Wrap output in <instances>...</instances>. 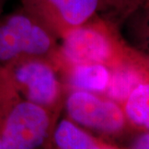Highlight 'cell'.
<instances>
[{
	"mask_svg": "<svg viewBox=\"0 0 149 149\" xmlns=\"http://www.w3.org/2000/svg\"><path fill=\"white\" fill-rule=\"evenodd\" d=\"M8 0H0V16L3 14V8L5 7V4L7 3Z\"/></svg>",
	"mask_w": 149,
	"mask_h": 149,
	"instance_id": "5bb4252c",
	"label": "cell"
},
{
	"mask_svg": "<svg viewBox=\"0 0 149 149\" xmlns=\"http://www.w3.org/2000/svg\"><path fill=\"white\" fill-rule=\"evenodd\" d=\"M54 141L59 149H103L95 139L67 119L56 126Z\"/></svg>",
	"mask_w": 149,
	"mask_h": 149,
	"instance_id": "9c48e42d",
	"label": "cell"
},
{
	"mask_svg": "<svg viewBox=\"0 0 149 149\" xmlns=\"http://www.w3.org/2000/svg\"><path fill=\"white\" fill-rule=\"evenodd\" d=\"M103 149H112V148H103Z\"/></svg>",
	"mask_w": 149,
	"mask_h": 149,
	"instance_id": "ac0fdd59",
	"label": "cell"
},
{
	"mask_svg": "<svg viewBox=\"0 0 149 149\" xmlns=\"http://www.w3.org/2000/svg\"><path fill=\"white\" fill-rule=\"evenodd\" d=\"M125 116L149 132V81L138 85L123 103Z\"/></svg>",
	"mask_w": 149,
	"mask_h": 149,
	"instance_id": "30bf717a",
	"label": "cell"
},
{
	"mask_svg": "<svg viewBox=\"0 0 149 149\" xmlns=\"http://www.w3.org/2000/svg\"><path fill=\"white\" fill-rule=\"evenodd\" d=\"M115 25L97 15L66 32L60 39L61 44L52 60L58 70L88 63L105 65L112 69L138 56L118 38Z\"/></svg>",
	"mask_w": 149,
	"mask_h": 149,
	"instance_id": "6da1fadb",
	"label": "cell"
},
{
	"mask_svg": "<svg viewBox=\"0 0 149 149\" xmlns=\"http://www.w3.org/2000/svg\"><path fill=\"white\" fill-rule=\"evenodd\" d=\"M21 3L58 40L99 15L100 10V0H21Z\"/></svg>",
	"mask_w": 149,
	"mask_h": 149,
	"instance_id": "5b68a950",
	"label": "cell"
},
{
	"mask_svg": "<svg viewBox=\"0 0 149 149\" xmlns=\"http://www.w3.org/2000/svg\"><path fill=\"white\" fill-rule=\"evenodd\" d=\"M128 18L138 22L139 44L149 52V7L142 6Z\"/></svg>",
	"mask_w": 149,
	"mask_h": 149,
	"instance_id": "7c38bea8",
	"label": "cell"
},
{
	"mask_svg": "<svg viewBox=\"0 0 149 149\" xmlns=\"http://www.w3.org/2000/svg\"><path fill=\"white\" fill-rule=\"evenodd\" d=\"M147 0H100V16L114 24L127 20Z\"/></svg>",
	"mask_w": 149,
	"mask_h": 149,
	"instance_id": "8fae6325",
	"label": "cell"
},
{
	"mask_svg": "<svg viewBox=\"0 0 149 149\" xmlns=\"http://www.w3.org/2000/svg\"><path fill=\"white\" fill-rule=\"evenodd\" d=\"M146 81H149V73L144 57L138 55L110 69V78L104 95L123 104L132 91Z\"/></svg>",
	"mask_w": 149,
	"mask_h": 149,
	"instance_id": "52a82bcc",
	"label": "cell"
},
{
	"mask_svg": "<svg viewBox=\"0 0 149 149\" xmlns=\"http://www.w3.org/2000/svg\"><path fill=\"white\" fill-rule=\"evenodd\" d=\"M132 149H149V132L139 136Z\"/></svg>",
	"mask_w": 149,
	"mask_h": 149,
	"instance_id": "4fadbf2b",
	"label": "cell"
},
{
	"mask_svg": "<svg viewBox=\"0 0 149 149\" xmlns=\"http://www.w3.org/2000/svg\"><path fill=\"white\" fill-rule=\"evenodd\" d=\"M0 149H7V148H5L4 147H3V145L2 144L1 141H0Z\"/></svg>",
	"mask_w": 149,
	"mask_h": 149,
	"instance_id": "e0dca14e",
	"label": "cell"
},
{
	"mask_svg": "<svg viewBox=\"0 0 149 149\" xmlns=\"http://www.w3.org/2000/svg\"><path fill=\"white\" fill-rule=\"evenodd\" d=\"M3 67L17 91L28 101L47 109L61 101L64 84L52 59L24 57Z\"/></svg>",
	"mask_w": 149,
	"mask_h": 149,
	"instance_id": "277c9868",
	"label": "cell"
},
{
	"mask_svg": "<svg viewBox=\"0 0 149 149\" xmlns=\"http://www.w3.org/2000/svg\"><path fill=\"white\" fill-rule=\"evenodd\" d=\"M63 84L70 91H81L104 95L110 78V69L103 64L88 63L65 66L59 70Z\"/></svg>",
	"mask_w": 149,
	"mask_h": 149,
	"instance_id": "ba28073f",
	"label": "cell"
},
{
	"mask_svg": "<svg viewBox=\"0 0 149 149\" xmlns=\"http://www.w3.org/2000/svg\"><path fill=\"white\" fill-rule=\"evenodd\" d=\"M51 124L48 109L28 101L11 84L0 86V141L7 149H37Z\"/></svg>",
	"mask_w": 149,
	"mask_h": 149,
	"instance_id": "7a4b0ae2",
	"label": "cell"
},
{
	"mask_svg": "<svg viewBox=\"0 0 149 149\" xmlns=\"http://www.w3.org/2000/svg\"><path fill=\"white\" fill-rule=\"evenodd\" d=\"M65 106L74 122L96 131L116 133L125 125L126 116L121 104L104 95L70 91Z\"/></svg>",
	"mask_w": 149,
	"mask_h": 149,
	"instance_id": "8992f818",
	"label": "cell"
},
{
	"mask_svg": "<svg viewBox=\"0 0 149 149\" xmlns=\"http://www.w3.org/2000/svg\"><path fill=\"white\" fill-rule=\"evenodd\" d=\"M143 6H147V7H149V0H147V1H146V3H145Z\"/></svg>",
	"mask_w": 149,
	"mask_h": 149,
	"instance_id": "2e32d148",
	"label": "cell"
},
{
	"mask_svg": "<svg viewBox=\"0 0 149 149\" xmlns=\"http://www.w3.org/2000/svg\"><path fill=\"white\" fill-rule=\"evenodd\" d=\"M57 38L43 23L20 8L0 16V65L7 66L24 57L53 60Z\"/></svg>",
	"mask_w": 149,
	"mask_h": 149,
	"instance_id": "3957f363",
	"label": "cell"
},
{
	"mask_svg": "<svg viewBox=\"0 0 149 149\" xmlns=\"http://www.w3.org/2000/svg\"><path fill=\"white\" fill-rule=\"evenodd\" d=\"M144 62H145V65H146V68L148 70L149 73V56L148 57H144Z\"/></svg>",
	"mask_w": 149,
	"mask_h": 149,
	"instance_id": "9a60e30c",
	"label": "cell"
}]
</instances>
